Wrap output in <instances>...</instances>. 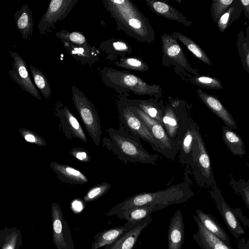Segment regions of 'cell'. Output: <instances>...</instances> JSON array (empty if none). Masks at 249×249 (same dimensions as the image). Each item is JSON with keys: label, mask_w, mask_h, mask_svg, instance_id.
I'll list each match as a JSON object with an SVG mask.
<instances>
[{"label": "cell", "mask_w": 249, "mask_h": 249, "mask_svg": "<svg viewBox=\"0 0 249 249\" xmlns=\"http://www.w3.org/2000/svg\"><path fill=\"white\" fill-rule=\"evenodd\" d=\"M161 41L164 55L177 62L193 74L197 73V70L193 69L189 64L180 45L171 35L166 34L162 35L161 36Z\"/></svg>", "instance_id": "13"}, {"label": "cell", "mask_w": 249, "mask_h": 249, "mask_svg": "<svg viewBox=\"0 0 249 249\" xmlns=\"http://www.w3.org/2000/svg\"><path fill=\"white\" fill-rule=\"evenodd\" d=\"M164 208L158 205H144L132 208L118 213L116 215L121 219L135 224L155 211H159Z\"/></svg>", "instance_id": "23"}, {"label": "cell", "mask_w": 249, "mask_h": 249, "mask_svg": "<svg viewBox=\"0 0 249 249\" xmlns=\"http://www.w3.org/2000/svg\"><path fill=\"white\" fill-rule=\"evenodd\" d=\"M58 37L63 36L65 39H68L72 43L81 45L84 44L86 42L85 37L81 33L77 32H73L64 34L63 36L57 35Z\"/></svg>", "instance_id": "38"}, {"label": "cell", "mask_w": 249, "mask_h": 249, "mask_svg": "<svg viewBox=\"0 0 249 249\" xmlns=\"http://www.w3.org/2000/svg\"><path fill=\"white\" fill-rule=\"evenodd\" d=\"M237 45L242 66L244 70L249 73V43L248 35L245 37L242 32L238 36Z\"/></svg>", "instance_id": "31"}, {"label": "cell", "mask_w": 249, "mask_h": 249, "mask_svg": "<svg viewBox=\"0 0 249 249\" xmlns=\"http://www.w3.org/2000/svg\"><path fill=\"white\" fill-rule=\"evenodd\" d=\"M69 154L75 159L82 162H88L91 160V156L89 153L85 148L73 147L71 149Z\"/></svg>", "instance_id": "37"}, {"label": "cell", "mask_w": 249, "mask_h": 249, "mask_svg": "<svg viewBox=\"0 0 249 249\" xmlns=\"http://www.w3.org/2000/svg\"><path fill=\"white\" fill-rule=\"evenodd\" d=\"M212 198L215 201L217 208L231 233L235 238L244 235L245 231L239 221L223 198L219 190L215 186L210 192Z\"/></svg>", "instance_id": "11"}, {"label": "cell", "mask_w": 249, "mask_h": 249, "mask_svg": "<svg viewBox=\"0 0 249 249\" xmlns=\"http://www.w3.org/2000/svg\"><path fill=\"white\" fill-rule=\"evenodd\" d=\"M53 243L56 249H74L71 232L60 205H51Z\"/></svg>", "instance_id": "5"}, {"label": "cell", "mask_w": 249, "mask_h": 249, "mask_svg": "<svg viewBox=\"0 0 249 249\" xmlns=\"http://www.w3.org/2000/svg\"><path fill=\"white\" fill-rule=\"evenodd\" d=\"M232 211L237 219L241 221L244 226L249 227V218L243 215L241 210L239 208H232Z\"/></svg>", "instance_id": "39"}, {"label": "cell", "mask_w": 249, "mask_h": 249, "mask_svg": "<svg viewBox=\"0 0 249 249\" xmlns=\"http://www.w3.org/2000/svg\"><path fill=\"white\" fill-rule=\"evenodd\" d=\"M194 195L189 185L183 182L165 190L134 195L111 208L106 214L111 216L123 211L144 205H158L165 208L171 205L184 203Z\"/></svg>", "instance_id": "2"}, {"label": "cell", "mask_w": 249, "mask_h": 249, "mask_svg": "<svg viewBox=\"0 0 249 249\" xmlns=\"http://www.w3.org/2000/svg\"><path fill=\"white\" fill-rule=\"evenodd\" d=\"M17 28L25 40H30L33 35L34 24L32 11L27 4L23 5L14 14Z\"/></svg>", "instance_id": "21"}, {"label": "cell", "mask_w": 249, "mask_h": 249, "mask_svg": "<svg viewBox=\"0 0 249 249\" xmlns=\"http://www.w3.org/2000/svg\"><path fill=\"white\" fill-rule=\"evenodd\" d=\"M126 101L129 105L138 107L149 117L162 125V110L154 102L148 100L126 99Z\"/></svg>", "instance_id": "27"}, {"label": "cell", "mask_w": 249, "mask_h": 249, "mask_svg": "<svg viewBox=\"0 0 249 249\" xmlns=\"http://www.w3.org/2000/svg\"><path fill=\"white\" fill-rule=\"evenodd\" d=\"M107 77L112 83L126 88L138 95L159 97L162 89L159 85H150L139 77L117 71L108 70Z\"/></svg>", "instance_id": "6"}, {"label": "cell", "mask_w": 249, "mask_h": 249, "mask_svg": "<svg viewBox=\"0 0 249 249\" xmlns=\"http://www.w3.org/2000/svg\"><path fill=\"white\" fill-rule=\"evenodd\" d=\"M196 213L198 220L208 231L228 246H231L230 239L227 232L212 215L199 209L196 210Z\"/></svg>", "instance_id": "22"}, {"label": "cell", "mask_w": 249, "mask_h": 249, "mask_svg": "<svg viewBox=\"0 0 249 249\" xmlns=\"http://www.w3.org/2000/svg\"><path fill=\"white\" fill-rule=\"evenodd\" d=\"M195 142L193 126H191L187 128L182 141V151L184 158H187L191 155Z\"/></svg>", "instance_id": "36"}, {"label": "cell", "mask_w": 249, "mask_h": 249, "mask_svg": "<svg viewBox=\"0 0 249 249\" xmlns=\"http://www.w3.org/2000/svg\"><path fill=\"white\" fill-rule=\"evenodd\" d=\"M9 53L13 59V68L8 71L11 79L23 90L41 100V96L29 74L25 60L17 52L10 51Z\"/></svg>", "instance_id": "8"}, {"label": "cell", "mask_w": 249, "mask_h": 249, "mask_svg": "<svg viewBox=\"0 0 249 249\" xmlns=\"http://www.w3.org/2000/svg\"><path fill=\"white\" fill-rule=\"evenodd\" d=\"M177 2H180L181 3V2L182 1L181 0H176Z\"/></svg>", "instance_id": "43"}, {"label": "cell", "mask_w": 249, "mask_h": 249, "mask_svg": "<svg viewBox=\"0 0 249 249\" xmlns=\"http://www.w3.org/2000/svg\"><path fill=\"white\" fill-rule=\"evenodd\" d=\"M113 46L115 50L118 51H126L128 49L127 45L122 41L114 42L113 43Z\"/></svg>", "instance_id": "41"}, {"label": "cell", "mask_w": 249, "mask_h": 249, "mask_svg": "<svg viewBox=\"0 0 249 249\" xmlns=\"http://www.w3.org/2000/svg\"><path fill=\"white\" fill-rule=\"evenodd\" d=\"M111 187V185L107 182L94 185L86 192L83 200L85 202L94 201L105 195Z\"/></svg>", "instance_id": "32"}, {"label": "cell", "mask_w": 249, "mask_h": 249, "mask_svg": "<svg viewBox=\"0 0 249 249\" xmlns=\"http://www.w3.org/2000/svg\"><path fill=\"white\" fill-rule=\"evenodd\" d=\"M162 125L173 142V139H175L179 131V123L175 112L171 107H167L162 111Z\"/></svg>", "instance_id": "28"}, {"label": "cell", "mask_w": 249, "mask_h": 249, "mask_svg": "<svg viewBox=\"0 0 249 249\" xmlns=\"http://www.w3.org/2000/svg\"><path fill=\"white\" fill-rule=\"evenodd\" d=\"M146 2L151 10L158 16L177 21L188 27L193 25L192 22L187 17L165 1L146 0Z\"/></svg>", "instance_id": "18"}, {"label": "cell", "mask_w": 249, "mask_h": 249, "mask_svg": "<svg viewBox=\"0 0 249 249\" xmlns=\"http://www.w3.org/2000/svg\"><path fill=\"white\" fill-rule=\"evenodd\" d=\"M233 3L229 7L228 10L220 17L216 23L221 33H223L227 28L230 23H231V22L233 21L232 19L233 14L242 10H240L238 11H237V9L236 10V8L239 4V0L238 3L236 4H233Z\"/></svg>", "instance_id": "35"}, {"label": "cell", "mask_w": 249, "mask_h": 249, "mask_svg": "<svg viewBox=\"0 0 249 249\" xmlns=\"http://www.w3.org/2000/svg\"><path fill=\"white\" fill-rule=\"evenodd\" d=\"M237 244L238 249H249V240L244 237H240L237 239Z\"/></svg>", "instance_id": "40"}, {"label": "cell", "mask_w": 249, "mask_h": 249, "mask_svg": "<svg viewBox=\"0 0 249 249\" xmlns=\"http://www.w3.org/2000/svg\"><path fill=\"white\" fill-rule=\"evenodd\" d=\"M117 108L119 124L131 134L137 136L149 143L154 151L172 159L170 155L153 137L142 121L131 110L126 99H120L117 102Z\"/></svg>", "instance_id": "3"}, {"label": "cell", "mask_w": 249, "mask_h": 249, "mask_svg": "<svg viewBox=\"0 0 249 249\" xmlns=\"http://www.w3.org/2000/svg\"><path fill=\"white\" fill-rule=\"evenodd\" d=\"M199 98L205 106L220 118L226 126L231 129L237 128V124L231 113L215 96L209 94L198 89L196 91Z\"/></svg>", "instance_id": "14"}, {"label": "cell", "mask_w": 249, "mask_h": 249, "mask_svg": "<svg viewBox=\"0 0 249 249\" xmlns=\"http://www.w3.org/2000/svg\"><path fill=\"white\" fill-rule=\"evenodd\" d=\"M188 81L195 85L202 88L210 89H222L223 86L221 81L215 77L208 76H198Z\"/></svg>", "instance_id": "30"}, {"label": "cell", "mask_w": 249, "mask_h": 249, "mask_svg": "<svg viewBox=\"0 0 249 249\" xmlns=\"http://www.w3.org/2000/svg\"><path fill=\"white\" fill-rule=\"evenodd\" d=\"M171 36L176 40H179L202 62L208 65H212L211 61L207 54L191 38L180 33L176 32H173Z\"/></svg>", "instance_id": "26"}, {"label": "cell", "mask_w": 249, "mask_h": 249, "mask_svg": "<svg viewBox=\"0 0 249 249\" xmlns=\"http://www.w3.org/2000/svg\"><path fill=\"white\" fill-rule=\"evenodd\" d=\"M184 241V224L180 210L171 217L168 228V249H181Z\"/></svg>", "instance_id": "17"}, {"label": "cell", "mask_w": 249, "mask_h": 249, "mask_svg": "<svg viewBox=\"0 0 249 249\" xmlns=\"http://www.w3.org/2000/svg\"><path fill=\"white\" fill-rule=\"evenodd\" d=\"M116 64L119 67L140 71H145L149 69V67L146 63L136 58L122 59Z\"/></svg>", "instance_id": "34"}, {"label": "cell", "mask_w": 249, "mask_h": 249, "mask_svg": "<svg viewBox=\"0 0 249 249\" xmlns=\"http://www.w3.org/2000/svg\"><path fill=\"white\" fill-rule=\"evenodd\" d=\"M134 225L127 221L124 226L110 228L98 232L94 236V241L91 249H99L112 244L121 235L129 230Z\"/></svg>", "instance_id": "19"}, {"label": "cell", "mask_w": 249, "mask_h": 249, "mask_svg": "<svg viewBox=\"0 0 249 249\" xmlns=\"http://www.w3.org/2000/svg\"><path fill=\"white\" fill-rule=\"evenodd\" d=\"M55 115L58 118L60 129L68 140L78 139L85 143L88 142L80 123L67 106L58 103L55 108Z\"/></svg>", "instance_id": "7"}, {"label": "cell", "mask_w": 249, "mask_h": 249, "mask_svg": "<svg viewBox=\"0 0 249 249\" xmlns=\"http://www.w3.org/2000/svg\"><path fill=\"white\" fill-rule=\"evenodd\" d=\"M152 221L148 215L134 225L112 244L105 246L104 249H134V247L142 231Z\"/></svg>", "instance_id": "12"}, {"label": "cell", "mask_w": 249, "mask_h": 249, "mask_svg": "<svg viewBox=\"0 0 249 249\" xmlns=\"http://www.w3.org/2000/svg\"><path fill=\"white\" fill-rule=\"evenodd\" d=\"M51 168L62 182L71 185H84L88 183L87 176L81 171L69 165L62 164L53 161L50 163Z\"/></svg>", "instance_id": "16"}, {"label": "cell", "mask_w": 249, "mask_h": 249, "mask_svg": "<svg viewBox=\"0 0 249 249\" xmlns=\"http://www.w3.org/2000/svg\"><path fill=\"white\" fill-rule=\"evenodd\" d=\"M193 218L197 224V230L192 236L201 249H234L208 231L199 222L196 215L193 214Z\"/></svg>", "instance_id": "15"}, {"label": "cell", "mask_w": 249, "mask_h": 249, "mask_svg": "<svg viewBox=\"0 0 249 249\" xmlns=\"http://www.w3.org/2000/svg\"><path fill=\"white\" fill-rule=\"evenodd\" d=\"M234 0H213L211 11L213 21L217 23L220 17L228 10Z\"/></svg>", "instance_id": "33"}, {"label": "cell", "mask_w": 249, "mask_h": 249, "mask_svg": "<svg viewBox=\"0 0 249 249\" xmlns=\"http://www.w3.org/2000/svg\"><path fill=\"white\" fill-rule=\"evenodd\" d=\"M22 242L21 231L18 228L0 229V249H19Z\"/></svg>", "instance_id": "24"}, {"label": "cell", "mask_w": 249, "mask_h": 249, "mask_svg": "<svg viewBox=\"0 0 249 249\" xmlns=\"http://www.w3.org/2000/svg\"><path fill=\"white\" fill-rule=\"evenodd\" d=\"M222 136L224 142L231 152L234 155L246 154L242 139L227 126L222 127Z\"/></svg>", "instance_id": "25"}, {"label": "cell", "mask_w": 249, "mask_h": 249, "mask_svg": "<svg viewBox=\"0 0 249 249\" xmlns=\"http://www.w3.org/2000/svg\"><path fill=\"white\" fill-rule=\"evenodd\" d=\"M76 0H52L43 15L37 28L41 34H44L57 21L64 18L76 3Z\"/></svg>", "instance_id": "9"}, {"label": "cell", "mask_w": 249, "mask_h": 249, "mask_svg": "<svg viewBox=\"0 0 249 249\" xmlns=\"http://www.w3.org/2000/svg\"><path fill=\"white\" fill-rule=\"evenodd\" d=\"M127 104L131 110L142 121L153 137L163 147L174 160L176 154V145L169 137L163 126L149 117L138 107Z\"/></svg>", "instance_id": "10"}, {"label": "cell", "mask_w": 249, "mask_h": 249, "mask_svg": "<svg viewBox=\"0 0 249 249\" xmlns=\"http://www.w3.org/2000/svg\"><path fill=\"white\" fill-rule=\"evenodd\" d=\"M72 99L89 136L94 144L99 146L102 132L100 120L94 105L74 86L72 87Z\"/></svg>", "instance_id": "4"}, {"label": "cell", "mask_w": 249, "mask_h": 249, "mask_svg": "<svg viewBox=\"0 0 249 249\" xmlns=\"http://www.w3.org/2000/svg\"><path fill=\"white\" fill-rule=\"evenodd\" d=\"M196 145L198 150V164L202 176L210 183H214L213 175L212 170L211 161L205 145L199 131L193 126Z\"/></svg>", "instance_id": "20"}, {"label": "cell", "mask_w": 249, "mask_h": 249, "mask_svg": "<svg viewBox=\"0 0 249 249\" xmlns=\"http://www.w3.org/2000/svg\"><path fill=\"white\" fill-rule=\"evenodd\" d=\"M29 67L35 85L43 97L46 99L49 98L52 91L46 77L41 71L32 65H30Z\"/></svg>", "instance_id": "29"}, {"label": "cell", "mask_w": 249, "mask_h": 249, "mask_svg": "<svg viewBox=\"0 0 249 249\" xmlns=\"http://www.w3.org/2000/svg\"><path fill=\"white\" fill-rule=\"evenodd\" d=\"M246 18L249 19V0H239Z\"/></svg>", "instance_id": "42"}, {"label": "cell", "mask_w": 249, "mask_h": 249, "mask_svg": "<svg viewBox=\"0 0 249 249\" xmlns=\"http://www.w3.org/2000/svg\"><path fill=\"white\" fill-rule=\"evenodd\" d=\"M107 132L109 138H103V146L125 165L136 162L156 164L158 155L148 153L141 143L140 138L131 134L122 125L119 124L118 129L110 127Z\"/></svg>", "instance_id": "1"}]
</instances>
